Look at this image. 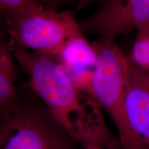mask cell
I'll use <instances>...</instances> for the list:
<instances>
[{"mask_svg":"<svg viewBox=\"0 0 149 149\" xmlns=\"http://www.w3.org/2000/svg\"><path fill=\"white\" fill-rule=\"evenodd\" d=\"M11 48L16 61L29 76L31 88L66 135L84 146L96 144L109 149H122L120 141L108 128L101 106L74 84L55 58Z\"/></svg>","mask_w":149,"mask_h":149,"instance_id":"obj_1","label":"cell"},{"mask_svg":"<svg viewBox=\"0 0 149 149\" xmlns=\"http://www.w3.org/2000/svg\"><path fill=\"white\" fill-rule=\"evenodd\" d=\"M11 46L55 58L65 44L81 32L73 13L48 8L37 1L7 17L2 22Z\"/></svg>","mask_w":149,"mask_h":149,"instance_id":"obj_2","label":"cell"},{"mask_svg":"<svg viewBox=\"0 0 149 149\" xmlns=\"http://www.w3.org/2000/svg\"><path fill=\"white\" fill-rule=\"evenodd\" d=\"M92 44L97 57L91 84V97L111 117L122 149H141L129 127L125 113L129 59L110 39L100 37Z\"/></svg>","mask_w":149,"mask_h":149,"instance_id":"obj_3","label":"cell"},{"mask_svg":"<svg viewBox=\"0 0 149 149\" xmlns=\"http://www.w3.org/2000/svg\"><path fill=\"white\" fill-rule=\"evenodd\" d=\"M61 132L55 121L18 112L0 122V149H68Z\"/></svg>","mask_w":149,"mask_h":149,"instance_id":"obj_4","label":"cell"},{"mask_svg":"<svg viewBox=\"0 0 149 149\" xmlns=\"http://www.w3.org/2000/svg\"><path fill=\"white\" fill-rule=\"evenodd\" d=\"M77 22L83 33L114 40L130 30L149 26V0H109Z\"/></svg>","mask_w":149,"mask_h":149,"instance_id":"obj_5","label":"cell"},{"mask_svg":"<svg viewBox=\"0 0 149 149\" xmlns=\"http://www.w3.org/2000/svg\"><path fill=\"white\" fill-rule=\"evenodd\" d=\"M130 60L125 95L128 125L141 149H149V71Z\"/></svg>","mask_w":149,"mask_h":149,"instance_id":"obj_6","label":"cell"},{"mask_svg":"<svg viewBox=\"0 0 149 149\" xmlns=\"http://www.w3.org/2000/svg\"><path fill=\"white\" fill-rule=\"evenodd\" d=\"M96 51L80 33L67 42L55 57L79 90L91 97V84L96 62Z\"/></svg>","mask_w":149,"mask_h":149,"instance_id":"obj_7","label":"cell"},{"mask_svg":"<svg viewBox=\"0 0 149 149\" xmlns=\"http://www.w3.org/2000/svg\"><path fill=\"white\" fill-rule=\"evenodd\" d=\"M15 62L7 30L0 23V105L10 104L16 97Z\"/></svg>","mask_w":149,"mask_h":149,"instance_id":"obj_8","label":"cell"},{"mask_svg":"<svg viewBox=\"0 0 149 149\" xmlns=\"http://www.w3.org/2000/svg\"><path fill=\"white\" fill-rule=\"evenodd\" d=\"M132 50L131 60L136 66L149 70V26L137 29Z\"/></svg>","mask_w":149,"mask_h":149,"instance_id":"obj_9","label":"cell"},{"mask_svg":"<svg viewBox=\"0 0 149 149\" xmlns=\"http://www.w3.org/2000/svg\"><path fill=\"white\" fill-rule=\"evenodd\" d=\"M37 0H0V21Z\"/></svg>","mask_w":149,"mask_h":149,"instance_id":"obj_10","label":"cell"},{"mask_svg":"<svg viewBox=\"0 0 149 149\" xmlns=\"http://www.w3.org/2000/svg\"><path fill=\"white\" fill-rule=\"evenodd\" d=\"M38 2L42 3L48 8L53 10H58L62 3L66 2L67 0H37Z\"/></svg>","mask_w":149,"mask_h":149,"instance_id":"obj_11","label":"cell"},{"mask_svg":"<svg viewBox=\"0 0 149 149\" xmlns=\"http://www.w3.org/2000/svg\"><path fill=\"white\" fill-rule=\"evenodd\" d=\"M84 146V149H109L96 144H88Z\"/></svg>","mask_w":149,"mask_h":149,"instance_id":"obj_12","label":"cell"},{"mask_svg":"<svg viewBox=\"0 0 149 149\" xmlns=\"http://www.w3.org/2000/svg\"><path fill=\"white\" fill-rule=\"evenodd\" d=\"M94 1H95V0H79V2L78 3V6H79V8H83V7H84L85 6L88 5L89 3H91Z\"/></svg>","mask_w":149,"mask_h":149,"instance_id":"obj_13","label":"cell"},{"mask_svg":"<svg viewBox=\"0 0 149 149\" xmlns=\"http://www.w3.org/2000/svg\"><path fill=\"white\" fill-rule=\"evenodd\" d=\"M148 71H149V70H148Z\"/></svg>","mask_w":149,"mask_h":149,"instance_id":"obj_14","label":"cell"}]
</instances>
